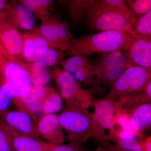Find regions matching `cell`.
I'll return each mask as SVG.
<instances>
[{"label": "cell", "mask_w": 151, "mask_h": 151, "mask_svg": "<svg viewBox=\"0 0 151 151\" xmlns=\"http://www.w3.org/2000/svg\"><path fill=\"white\" fill-rule=\"evenodd\" d=\"M130 34L117 31L101 32L93 35L73 37L65 51L68 55L89 57L115 51H123L130 46Z\"/></svg>", "instance_id": "1"}, {"label": "cell", "mask_w": 151, "mask_h": 151, "mask_svg": "<svg viewBox=\"0 0 151 151\" xmlns=\"http://www.w3.org/2000/svg\"><path fill=\"white\" fill-rule=\"evenodd\" d=\"M92 62L94 76L89 90L92 95L103 97L126 69V58L122 51H115L97 55Z\"/></svg>", "instance_id": "2"}, {"label": "cell", "mask_w": 151, "mask_h": 151, "mask_svg": "<svg viewBox=\"0 0 151 151\" xmlns=\"http://www.w3.org/2000/svg\"><path fill=\"white\" fill-rule=\"evenodd\" d=\"M58 117L70 142L84 144L91 139L92 115L88 109L66 104Z\"/></svg>", "instance_id": "3"}, {"label": "cell", "mask_w": 151, "mask_h": 151, "mask_svg": "<svg viewBox=\"0 0 151 151\" xmlns=\"http://www.w3.org/2000/svg\"><path fill=\"white\" fill-rule=\"evenodd\" d=\"M85 20L91 29L100 32L117 31L129 34L131 36L133 33L130 16L95 6L91 4V0Z\"/></svg>", "instance_id": "4"}, {"label": "cell", "mask_w": 151, "mask_h": 151, "mask_svg": "<svg viewBox=\"0 0 151 151\" xmlns=\"http://www.w3.org/2000/svg\"><path fill=\"white\" fill-rule=\"evenodd\" d=\"M50 71L66 104L87 109L92 106L93 96L90 90L83 88L72 74L58 65L53 67Z\"/></svg>", "instance_id": "5"}, {"label": "cell", "mask_w": 151, "mask_h": 151, "mask_svg": "<svg viewBox=\"0 0 151 151\" xmlns=\"http://www.w3.org/2000/svg\"><path fill=\"white\" fill-rule=\"evenodd\" d=\"M0 67L12 89L14 104L27 94L32 85L27 63L8 56L0 47Z\"/></svg>", "instance_id": "6"}, {"label": "cell", "mask_w": 151, "mask_h": 151, "mask_svg": "<svg viewBox=\"0 0 151 151\" xmlns=\"http://www.w3.org/2000/svg\"><path fill=\"white\" fill-rule=\"evenodd\" d=\"M151 80V72L143 68H127L109 90L106 97L114 103L122 97L139 92Z\"/></svg>", "instance_id": "7"}, {"label": "cell", "mask_w": 151, "mask_h": 151, "mask_svg": "<svg viewBox=\"0 0 151 151\" xmlns=\"http://www.w3.org/2000/svg\"><path fill=\"white\" fill-rule=\"evenodd\" d=\"M92 106L94 111L92 114L91 139L102 143L108 142L107 132L109 134L116 124L114 103L105 97L93 100Z\"/></svg>", "instance_id": "8"}, {"label": "cell", "mask_w": 151, "mask_h": 151, "mask_svg": "<svg viewBox=\"0 0 151 151\" xmlns=\"http://www.w3.org/2000/svg\"><path fill=\"white\" fill-rule=\"evenodd\" d=\"M35 29L46 41L50 47L63 51H66L73 38L68 22L54 15L42 22L40 25Z\"/></svg>", "instance_id": "9"}, {"label": "cell", "mask_w": 151, "mask_h": 151, "mask_svg": "<svg viewBox=\"0 0 151 151\" xmlns=\"http://www.w3.org/2000/svg\"><path fill=\"white\" fill-rule=\"evenodd\" d=\"M0 47L10 57L23 60L21 34L5 8L0 12Z\"/></svg>", "instance_id": "10"}, {"label": "cell", "mask_w": 151, "mask_h": 151, "mask_svg": "<svg viewBox=\"0 0 151 151\" xmlns=\"http://www.w3.org/2000/svg\"><path fill=\"white\" fill-rule=\"evenodd\" d=\"M122 52L126 58V69L139 67L151 72V39L132 38L130 46Z\"/></svg>", "instance_id": "11"}, {"label": "cell", "mask_w": 151, "mask_h": 151, "mask_svg": "<svg viewBox=\"0 0 151 151\" xmlns=\"http://www.w3.org/2000/svg\"><path fill=\"white\" fill-rule=\"evenodd\" d=\"M62 69L72 74L79 82L90 87L94 76V66L89 57L81 55H71L60 63Z\"/></svg>", "instance_id": "12"}, {"label": "cell", "mask_w": 151, "mask_h": 151, "mask_svg": "<svg viewBox=\"0 0 151 151\" xmlns=\"http://www.w3.org/2000/svg\"><path fill=\"white\" fill-rule=\"evenodd\" d=\"M22 40V58L26 63L39 61L48 50V43L35 28L21 34Z\"/></svg>", "instance_id": "13"}, {"label": "cell", "mask_w": 151, "mask_h": 151, "mask_svg": "<svg viewBox=\"0 0 151 151\" xmlns=\"http://www.w3.org/2000/svg\"><path fill=\"white\" fill-rule=\"evenodd\" d=\"M0 121L6 126L19 133L40 139L37 124L31 117L19 110H8L0 115Z\"/></svg>", "instance_id": "14"}, {"label": "cell", "mask_w": 151, "mask_h": 151, "mask_svg": "<svg viewBox=\"0 0 151 151\" xmlns=\"http://www.w3.org/2000/svg\"><path fill=\"white\" fill-rule=\"evenodd\" d=\"M46 93V86L32 85L27 94L15 103L18 110L27 113L37 124L42 116V103Z\"/></svg>", "instance_id": "15"}, {"label": "cell", "mask_w": 151, "mask_h": 151, "mask_svg": "<svg viewBox=\"0 0 151 151\" xmlns=\"http://www.w3.org/2000/svg\"><path fill=\"white\" fill-rule=\"evenodd\" d=\"M37 126L40 136L52 144H64L65 138L59 117L55 114L42 115L38 120Z\"/></svg>", "instance_id": "16"}, {"label": "cell", "mask_w": 151, "mask_h": 151, "mask_svg": "<svg viewBox=\"0 0 151 151\" xmlns=\"http://www.w3.org/2000/svg\"><path fill=\"white\" fill-rule=\"evenodd\" d=\"M5 9L18 28L28 31L35 28L34 15L21 1H9Z\"/></svg>", "instance_id": "17"}, {"label": "cell", "mask_w": 151, "mask_h": 151, "mask_svg": "<svg viewBox=\"0 0 151 151\" xmlns=\"http://www.w3.org/2000/svg\"><path fill=\"white\" fill-rule=\"evenodd\" d=\"M4 125L10 134L15 151H48L54 145L22 134Z\"/></svg>", "instance_id": "18"}, {"label": "cell", "mask_w": 151, "mask_h": 151, "mask_svg": "<svg viewBox=\"0 0 151 151\" xmlns=\"http://www.w3.org/2000/svg\"><path fill=\"white\" fill-rule=\"evenodd\" d=\"M137 136L149 129L151 124V103L139 105L125 112Z\"/></svg>", "instance_id": "19"}, {"label": "cell", "mask_w": 151, "mask_h": 151, "mask_svg": "<svg viewBox=\"0 0 151 151\" xmlns=\"http://www.w3.org/2000/svg\"><path fill=\"white\" fill-rule=\"evenodd\" d=\"M147 103H151V80L139 92L122 97L114 102V105L116 113L127 112Z\"/></svg>", "instance_id": "20"}, {"label": "cell", "mask_w": 151, "mask_h": 151, "mask_svg": "<svg viewBox=\"0 0 151 151\" xmlns=\"http://www.w3.org/2000/svg\"><path fill=\"white\" fill-rule=\"evenodd\" d=\"M109 140L113 141L115 145L130 151H144L143 140L137 139L135 134L130 131L114 128L108 135Z\"/></svg>", "instance_id": "21"}, {"label": "cell", "mask_w": 151, "mask_h": 151, "mask_svg": "<svg viewBox=\"0 0 151 151\" xmlns=\"http://www.w3.org/2000/svg\"><path fill=\"white\" fill-rule=\"evenodd\" d=\"M21 1L27 6L42 22L48 19L53 15L55 4L51 0H22Z\"/></svg>", "instance_id": "22"}, {"label": "cell", "mask_w": 151, "mask_h": 151, "mask_svg": "<svg viewBox=\"0 0 151 151\" xmlns=\"http://www.w3.org/2000/svg\"><path fill=\"white\" fill-rule=\"evenodd\" d=\"M27 67L32 85L47 86L51 79L50 70L41 61L27 63Z\"/></svg>", "instance_id": "23"}, {"label": "cell", "mask_w": 151, "mask_h": 151, "mask_svg": "<svg viewBox=\"0 0 151 151\" xmlns=\"http://www.w3.org/2000/svg\"><path fill=\"white\" fill-rule=\"evenodd\" d=\"M90 4V0H70L67 1L71 25L76 27L81 24L86 18Z\"/></svg>", "instance_id": "24"}, {"label": "cell", "mask_w": 151, "mask_h": 151, "mask_svg": "<svg viewBox=\"0 0 151 151\" xmlns=\"http://www.w3.org/2000/svg\"><path fill=\"white\" fill-rule=\"evenodd\" d=\"M63 109L62 98L55 90L46 86V93L42 103V115L55 114Z\"/></svg>", "instance_id": "25"}, {"label": "cell", "mask_w": 151, "mask_h": 151, "mask_svg": "<svg viewBox=\"0 0 151 151\" xmlns=\"http://www.w3.org/2000/svg\"><path fill=\"white\" fill-rule=\"evenodd\" d=\"M132 37L151 39V11L135 21Z\"/></svg>", "instance_id": "26"}, {"label": "cell", "mask_w": 151, "mask_h": 151, "mask_svg": "<svg viewBox=\"0 0 151 151\" xmlns=\"http://www.w3.org/2000/svg\"><path fill=\"white\" fill-rule=\"evenodd\" d=\"M129 5L130 18L132 25L136 20L151 11V0L127 1Z\"/></svg>", "instance_id": "27"}, {"label": "cell", "mask_w": 151, "mask_h": 151, "mask_svg": "<svg viewBox=\"0 0 151 151\" xmlns=\"http://www.w3.org/2000/svg\"><path fill=\"white\" fill-rule=\"evenodd\" d=\"M91 2L93 5L100 8L121 12L130 16L129 7L126 4L127 1L123 0H91Z\"/></svg>", "instance_id": "28"}, {"label": "cell", "mask_w": 151, "mask_h": 151, "mask_svg": "<svg viewBox=\"0 0 151 151\" xmlns=\"http://www.w3.org/2000/svg\"><path fill=\"white\" fill-rule=\"evenodd\" d=\"M14 100L12 89L6 81L0 87V115L10 110Z\"/></svg>", "instance_id": "29"}, {"label": "cell", "mask_w": 151, "mask_h": 151, "mask_svg": "<svg viewBox=\"0 0 151 151\" xmlns=\"http://www.w3.org/2000/svg\"><path fill=\"white\" fill-rule=\"evenodd\" d=\"M65 55V51L49 47L46 53L40 61L47 67H53L60 63Z\"/></svg>", "instance_id": "30"}, {"label": "cell", "mask_w": 151, "mask_h": 151, "mask_svg": "<svg viewBox=\"0 0 151 151\" xmlns=\"http://www.w3.org/2000/svg\"><path fill=\"white\" fill-rule=\"evenodd\" d=\"M0 151H15L10 134L0 121Z\"/></svg>", "instance_id": "31"}, {"label": "cell", "mask_w": 151, "mask_h": 151, "mask_svg": "<svg viewBox=\"0 0 151 151\" xmlns=\"http://www.w3.org/2000/svg\"><path fill=\"white\" fill-rule=\"evenodd\" d=\"M84 144L75 142H70L67 145H55L48 151H91L83 147Z\"/></svg>", "instance_id": "32"}, {"label": "cell", "mask_w": 151, "mask_h": 151, "mask_svg": "<svg viewBox=\"0 0 151 151\" xmlns=\"http://www.w3.org/2000/svg\"><path fill=\"white\" fill-rule=\"evenodd\" d=\"M111 145L108 144V142L102 143V144L93 151H111Z\"/></svg>", "instance_id": "33"}, {"label": "cell", "mask_w": 151, "mask_h": 151, "mask_svg": "<svg viewBox=\"0 0 151 151\" xmlns=\"http://www.w3.org/2000/svg\"><path fill=\"white\" fill-rule=\"evenodd\" d=\"M143 147L144 151H151V137H147L143 140Z\"/></svg>", "instance_id": "34"}, {"label": "cell", "mask_w": 151, "mask_h": 151, "mask_svg": "<svg viewBox=\"0 0 151 151\" xmlns=\"http://www.w3.org/2000/svg\"><path fill=\"white\" fill-rule=\"evenodd\" d=\"M6 81L5 77L2 68L0 67V87Z\"/></svg>", "instance_id": "35"}, {"label": "cell", "mask_w": 151, "mask_h": 151, "mask_svg": "<svg viewBox=\"0 0 151 151\" xmlns=\"http://www.w3.org/2000/svg\"><path fill=\"white\" fill-rule=\"evenodd\" d=\"M8 2L6 0H0V12L5 8Z\"/></svg>", "instance_id": "36"}, {"label": "cell", "mask_w": 151, "mask_h": 151, "mask_svg": "<svg viewBox=\"0 0 151 151\" xmlns=\"http://www.w3.org/2000/svg\"><path fill=\"white\" fill-rule=\"evenodd\" d=\"M114 147H115V148H116V150H117V151H130L121 148L119 147H117V146L116 145H114Z\"/></svg>", "instance_id": "37"}, {"label": "cell", "mask_w": 151, "mask_h": 151, "mask_svg": "<svg viewBox=\"0 0 151 151\" xmlns=\"http://www.w3.org/2000/svg\"><path fill=\"white\" fill-rule=\"evenodd\" d=\"M111 151H117L113 145H111Z\"/></svg>", "instance_id": "38"}]
</instances>
